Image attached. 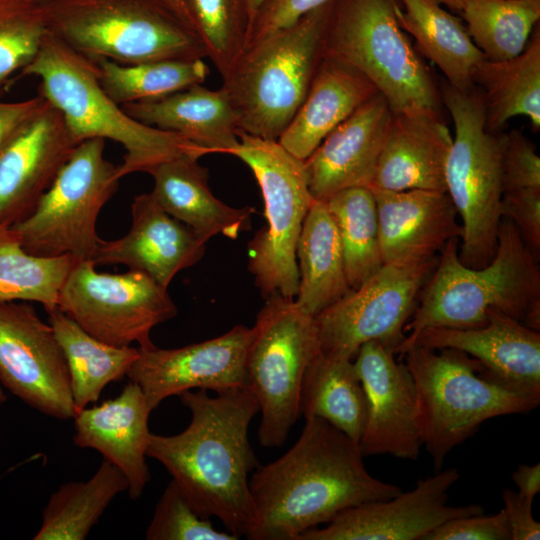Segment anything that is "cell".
I'll use <instances>...</instances> for the list:
<instances>
[{"label":"cell","instance_id":"1","mask_svg":"<svg viewBox=\"0 0 540 540\" xmlns=\"http://www.w3.org/2000/svg\"><path fill=\"white\" fill-rule=\"evenodd\" d=\"M305 420L296 443L250 476V540H298L347 508L402 492L368 472L357 442L324 419Z\"/></svg>","mask_w":540,"mask_h":540},{"label":"cell","instance_id":"2","mask_svg":"<svg viewBox=\"0 0 540 540\" xmlns=\"http://www.w3.org/2000/svg\"><path fill=\"white\" fill-rule=\"evenodd\" d=\"M178 396L191 412L189 425L171 436L151 433L147 456L165 467L202 517H217L227 532L246 537L255 518L249 479L260 465L248 429L259 404L246 387Z\"/></svg>","mask_w":540,"mask_h":540},{"label":"cell","instance_id":"3","mask_svg":"<svg viewBox=\"0 0 540 540\" xmlns=\"http://www.w3.org/2000/svg\"><path fill=\"white\" fill-rule=\"evenodd\" d=\"M458 242L459 238H453L441 250L405 326L408 334L398 347L427 328L482 327L491 310L539 331V256L514 223L501 219L495 255L482 268H470L460 261Z\"/></svg>","mask_w":540,"mask_h":540},{"label":"cell","instance_id":"4","mask_svg":"<svg viewBox=\"0 0 540 540\" xmlns=\"http://www.w3.org/2000/svg\"><path fill=\"white\" fill-rule=\"evenodd\" d=\"M20 76L40 79L38 94L60 112L76 144L101 138L123 146V162L118 165L120 178L135 172L149 174L160 163L179 155H206L186 138L127 114L101 87L95 61L51 33Z\"/></svg>","mask_w":540,"mask_h":540},{"label":"cell","instance_id":"5","mask_svg":"<svg viewBox=\"0 0 540 540\" xmlns=\"http://www.w3.org/2000/svg\"><path fill=\"white\" fill-rule=\"evenodd\" d=\"M333 5L334 0L246 47L222 78L240 131L278 140L308 93Z\"/></svg>","mask_w":540,"mask_h":540},{"label":"cell","instance_id":"6","mask_svg":"<svg viewBox=\"0 0 540 540\" xmlns=\"http://www.w3.org/2000/svg\"><path fill=\"white\" fill-rule=\"evenodd\" d=\"M403 356L418 394L422 446L434 470L491 418L526 413L540 398L512 392L483 377L479 363L456 349L413 346Z\"/></svg>","mask_w":540,"mask_h":540},{"label":"cell","instance_id":"7","mask_svg":"<svg viewBox=\"0 0 540 540\" xmlns=\"http://www.w3.org/2000/svg\"><path fill=\"white\" fill-rule=\"evenodd\" d=\"M49 33L78 53L131 65L207 57L199 37L150 0H44Z\"/></svg>","mask_w":540,"mask_h":540},{"label":"cell","instance_id":"8","mask_svg":"<svg viewBox=\"0 0 540 540\" xmlns=\"http://www.w3.org/2000/svg\"><path fill=\"white\" fill-rule=\"evenodd\" d=\"M441 99L455 127L445 163L446 193L461 218L460 261L482 268L494 257L501 222L502 136L486 128L481 92L444 85Z\"/></svg>","mask_w":540,"mask_h":540},{"label":"cell","instance_id":"9","mask_svg":"<svg viewBox=\"0 0 540 540\" xmlns=\"http://www.w3.org/2000/svg\"><path fill=\"white\" fill-rule=\"evenodd\" d=\"M397 0H334L321 56L363 74L392 112L412 106L438 110L440 96L426 64L401 29Z\"/></svg>","mask_w":540,"mask_h":540},{"label":"cell","instance_id":"10","mask_svg":"<svg viewBox=\"0 0 540 540\" xmlns=\"http://www.w3.org/2000/svg\"><path fill=\"white\" fill-rule=\"evenodd\" d=\"M238 138V145L229 154L251 169L262 193L266 219V225L248 242V270L264 299L273 294L295 298L299 288L296 247L314 201L304 161L278 140L240 130Z\"/></svg>","mask_w":540,"mask_h":540},{"label":"cell","instance_id":"11","mask_svg":"<svg viewBox=\"0 0 540 540\" xmlns=\"http://www.w3.org/2000/svg\"><path fill=\"white\" fill-rule=\"evenodd\" d=\"M246 351V388L256 398L261 413L259 442L280 447L300 417L302 380L319 352L314 316L295 298L273 294L265 299L250 328Z\"/></svg>","mask_w":540,"mask_h":540},{"label":"cell","instance_id":"12","mask_svg":"<svg viewBox=\"0 0 540 540\" xmlns=\"http://www.w3.org/2000/svg\"><path fill=\"white\" fill-rule=\"evenodd\" d=\"M104 149L101 138L78 143L34 211L11 227L28 253L91 259L100 240L97 218L121 179Z\"/></svg>","mask_w":540,"mask_h":540},{"label":"cell","instance_id":"13","mask_svg":"<svg viewBox=\"0 0 540 540\" xmlns=\"http://www.w3.org/2000/svg\"><path fill=\"white\" fill-rule=\"evenodd\" d=\"M58 308L93 337L114 346L153 347L152 329L177 315L167 288L130 270L100 273L91 260H77L59 294Z\"/></svg>","mask_w":540,"mask_h":540},{"label":"cell","instance_id":"14","mask_svg":"<svg viewBox=\"0 0 540 540\" xmlns=\"http://www.w3.org/2000/svg\"><path fill=\"white\" fill-rule=\"evenodd\" d=\"M437 260L438 256L416 265L383 264L359 287L314 316L319 352L353 360L361 345L377 341L395 354Z\"/></svg>","mask_w":540,"mask_h":540},{"label":"cell","instance_id":"15","mask_svg":"<svg viewBox=\"0 0 540 540\" xmlns=\"http://www.w3.org/2000/svg\"><path fill=\"white\" fill-rule=\"evenodd\" d=\"M0 384L50 417L76 414L64 352L30 302H0Z\"/></svg>","mask_w":540,"mask_h":540},{"label":"cell","instance_id":"16","mask_svg":"<svg viewBox=\"0 0 540 540\" xmlns=\"http://www.w3.org/2000/svg\"><path fill=\"white\" fill-rule=\"evenodd\" d=\"M456 468L417 481L408 492L341 511L326 526L302 533L298 540H423L445 521L483 514L480 505L450 506L448 491L458 481Z\"/></svg>","mask_w":540,"mask_h":540},{"label":"cell","instance_id":"17","mask_svg":"<svg viewBox=\"0 0 540 540\" xmlns=\"http://www.w3.org/2000/svg\"><path fill=\"white\" fill-rule=\"evenodd\" d=\"M250 328L235 325L226 333L180 348H139L127 372L152 410L167 397L204 389L220 393L246 387L245 358Z\"/></svg>","mask_w":540,"mask_h":540},{"label":"cell","instance_id":"18","mask_svg":"<svg viewBox=\"0 0 540 540\" xmlns=\"http://www.w3.org/2000/svg\"><path fill=\"white\" fill-rule=\"evenodd\" d=\"M353 362L367 401L358 443L363 456L416 460L422 447L418 394L405 363L397 362L394 353L377 341L361 345Z\"/></svg>","mask_w":540,"mask_h":540},{"label":"cell","instance_id":"19","mask_svg":"<svg viewBox=\"0 0 540 540\" xmlns=\"http://www.w3.org/2000/svg\"><path fill=\"white\" fill-rule=\"evenodd\" d=\"M77 144L45 99L0 150V226L26 219Z\"/></svg>","mask_w":540,"mask_h":540},{"label":"cell","instance_id":"20","mask_svg":"<svg viewBox=\"0 0 540 540\" xmlns=\"http://www.w3.org/2000/svg\"><path fill=\"white\" fill-rule=\"evenodd\" d=\"M413 346L456 349L475 359L483 377L512 392L540 398V333L496 310L478 328H427L398 347L403 355Z\"/></svg>","mask_w":540,"mask_h":540},{"label":"cell","instance_id":"21","mask_svg":"<svg viewBox=\"0 0 540 540\" xmlns=\"http://www.w3.org/2000/svg\"><path fill=\"white\" fill-rule=\"evenodd\" d=\"M131 214V227L124 236L100 238L90 259L95 266L122 264L168 288L177 273L194 266L205 255L207 241L166 213L151 193L134 198Z\"/></svg>","mask_w":540,"mask_h":540},{"label":"cell","instance_id":"22","mask_svg":"<svg viewBox=\"0 0 540 540\" xmlns=\"http://www.w3.org/2000/svg\"><path fill=\"white\" fill-rule=\"evenodd\" d=\"M392 114L377 93L323 139L304 160L314 200L326 201L350 187H371Z\"/></svg>","mask_w":540,"mask_h":540},{"label":"cell","instance_id":"23","mask_svg":"<svg viewBox=\"0 0 540 540\" xmlns=\"http://www.w3.org/2000/svg\"><path fill=\"white\" fill-rule=\"evenodd\" d=\"M375 197L383 264L416 265L437 257L461 238L462 226L446 192L371 188Z\"/></svg>","mask_w":540,"mask_h":540},{"label":"cell","instance_id":"24","mask_svg":"<svg viewBox=\"0 0 540 540\" xmlns=\"http://www.w3.org/2000/svg\"><path fill=\"white\" fill-rule=\"evenodd\" d=\"M452 136L439 110L412 106L393 112L370 188L446 192Z\"/></svg>","mask_w":540,"mask_h":540},{"label":"cell","instance_id":"25","mask_svg":"<svg viewBox=\"0 0 540 540\" xmlns=\"http://www.w3.org/2000/svg\"><path fill=\"white\" fill-rule=\"evenodd\" d=\"M150 413L143 391L130 381L116 398L74 416V444L98 451L116 466L128 481L131 499L140 498L151 479L146 463Z\"/></svg>","mask_w":540,"mask_h":540},{"label":"cell","instance_id":"26","mask_svg":"<svg viewBox=\"0 0 540 540\" xmlns=\"http://www.w3.org/2000/svg\"><path fill=\"white\" fill-rule=\"evenodd\" d=\"M198 157L183 154L168 159L149 173L150 192L157 204L205 241L223 235L230 239L251 228L253 207L235 208L217 199L208 185V170Z\"/></svg>","mask_w":540,"mask_h":540},{"label":"cell","instance_id":"27","mask_svg":"<svg viewBox=\"0 0 540 540\" xmlns=\"http://www.w3.org/2000/svg\"><path fill=\"white\" fill-rule=\"evenodd\" d=\"M134 119L176 133L205 154L226 153L239 143L237 113L227 92L193 85L168 96L122 105Z\"/></svg>","mask_w":540,"mask_h":540},{"label":"cell","instance_id":"28","mask_svg":"<svg viewBox=\"0 0 540 540\" xmlns=\"http://www.w3.org/2000/svg\"><path fill=\"white\" fill-rule=\"evenodd\" d=\"M377 93L359 71L321 57L303 103L278 142L304 161L336 126Z\"/></svg>","mask_w":540,"mask_h":540},{"label":"cell","instance_id":"29","mask_svg":"<svg viewBox=\"0 0 540 540\" xmlns=\"http://www.w3.org/2000/svg\"><path fill=\"white\" fill-rule=\"evenodd\" d=\"M296 259L295 301L308 314L316 316L351 290L338 231L325 201L312 202L298 238Z\"/></svg>","mask_w":540,"mask_h":540},{"label":"cell","instance_id":"30","mask_svg":"<svg viewBox=\"0 0 540 540\" xmlns=\"http://www.w3.org/2000/svg\"><path fill=\"white\" fill-rule=\"evenodd\" d=\"M395 13L404 32L413 36L422 52L442 71L447 84L468 91L473 71L485 58L459 18L434 0H397Z\"/></svg>","mask_w":540,"mask_h":540},{"label":"cell","instance_id":"31","mask_svg":"<svg viewBox=\"0 0 540 540\" xmlns=\"http://www.w3.org/2000/svg\"><path fill=\"white\" fill-rule=\"evenodd\" d=\"M473 84L481 88L488 131L495 133L509 119L529 118L540 128V33L517 56L499 61L484 58L475 67Z\"/></svg>","mask_w":540,"mask_h":540},{"label":"cell","instance_id":"32","mask_svg":"<svg viewBox=\"0 0 540 540\" xmlns=\"http://www.w3.org/2000/svg\"><path fill=\"white\" fill-rule=\"evenodd\" d=\"M300 416L319 417L359 443L366 423L367 401L352 359L320 352L304 374Z\"/></svg>","mask_w":540,"mask_h":540},{"label":"cell","instance_id":"33","mask_svg":"<svg viewBox=\"0 0 540 540\" xmlns=\"http://www.w3.org/2000/svg\"><path fill=\"white\" fill-rule=\"evenodd\" d=\"M47 313L48 323L66 357L78 413L96 402L109 383L127 375L139 356V348L114 346L93 337L58 307Z\"/></svg>","mask_w":540,"mask_h":540},{"label":"cell","instance_id":"34","mask_svg":"<svg viewBox=\"0 0 540 540\" xmlns=\"http://www.w3.org/2000/svg\"><path fill=\"white\" fill-rule=\"evenodd\" d=\"M128 490L124 474L103 459L87 481L67 482L49 498L35 540H83L111 501Z\"/></svg>","mask_w":540,"mask_h":540},{"label":"cell","instance_id":"35","mask_svg":"<svg viewBox=\"0 0 540 540\" xmlns=\"http://www.w3.org/2000/svg\"><path fill=\"white\" fill-rule=\"evenodd\" d=\"M325 202L338 231L348 285L356 289L383 265L373 191L350 187Z\"/></svg>","mask_w":540,"mask_h":540},{"label":"cell","instance_id":"36","mask_svg":"<svg viewBox=\"0 0 540 540\" xmlns=\"http://www.w3.org/2000/svg\"><path fill=\"white\" fill-rule=\"evenodd\" d=\"M94 61L101 87L121 106L168 96L202 84L209 75L203 59H168L131 65L104 58Z\"/></svg>","mask_w":540,"mask_h":540},{"label":"cell","instance_id":"37","mask_svg":"<svg viewBox=\"0 0 540 540\" xmlns=\"http://www.w3.org/2000/svg\"><path fill=\"white\" fill-rule=\"evenodd\" d=\"M76 261L70 255H32L11 227L0 226V302H37L47 312L58 307L60 290Z\"/></svg>","mask_w":540,"mask_h":540},{"label":"cell","instance_id":"38","mask_svg":"<svg viewBox=\"0 0 540 540\" xmlns=\"http://www.w3.org/2000/svg\"><path fill=\"white\" fill-rule=\"evenodd\" d=\"M461 15L486 59L519 55L540 19V0H464Z\"/></svg>","mask_w":540,"mask_h":540},{"label":"cell","instance_id":"39","mask_svg":"<svg viewBox=\"0 0 540 540\" xmlns=\"http://www.w3.org/2000/svg\"><path fill=\"white\" fill-rule=\"evenodd\" d=\"M194 31L222 78L243 53L249 20L242 0H184Z\"/></svg>","mask_w":540,"mask_h":540},{"label":"cell","instance_id":"40","mask_svg":"<svg viewBox=\"0 0 540 540\" xmlns=\"http://www.w3.org/2000/svg\"><path fill=\"white\" fill-rule=\"evenodd\" d=\"M49 33L34 0H0V97L14 73L27 67Z\"/></svg>","mask_w":540,"mask_h":540},{"label":"cell","instance_id":"41","mask_svg":"<svg viewBox=\"0 0 540 540\" xmlns=\"http://www.w3.org/2000/svg\"><path fill=\"white\" fill-rule=\"evenodd\" d=\"M148 540H237L235 535L216 530L202 517L180 487L171 480L165 487L146 529Z\"/></svg>","mask_w":540,"mask_h":540},{"label":"cell","instance_id":"42","mask_svg":"<svg viewBox=\"0 0 540 540\" xmlns=\"http://www.w3.org/2000/svg\"><path fill=\"white\" fill-rule=\"evenodd\" d=\"M502 186L503 194L540 189V157L518 130L502 135Z\"/></svg>","mask_w":540,"mask_h":540},{"label":"cell","instance_id":"43","mask_svg":"<svg viewBox=\"0 0 540 540\" xmlns=\"http://www.w3.org/2000/svg\"><path fill=\"white\" fill-rule=\"evenodd\" d=\"M423 540H511L504 510L497 514L468 515L445 521Z\"/></svg>","mask_w":540,"mask_h":540},{"label":"cell","instance_id":"44","mask_svg":"<svg viewBox=\"0 0 540 540\" xmlns=\"http://www.w3.org/2000/svg\"><path fill=\"white\" fill-rule=\"evenodd\" d=\"M331 1L332 0L267 1L256 13L249 26L245 48L269 34L291 26L309 12Z\"/></svg>","mask_w":540,"mask_h":540},{"label":"cell","instance_id":"45","mask_svg":"<svg viewBox=\"0 0 540 540\" xmlns=\"http://www.w3.org/2000/svg\"><path fill=\"white\" fill-rule=\"evenodd\" d=\"M501 217L514 223L527 246L539 256L540 189L504 193L501 201Z\"/></svg>","mask_w":540,"mask_h":540},{"label":"cell","instance_id":"46","mask_svg":"<svg viewBox=\"0 0 540 540\" xmlns=\"http://www.w3.org/2000/svg\"><path fill=\"white\" fill-rule=\"evenodd\" d=\"M502 499L511 540L540 539V523L532 514L533 501L521 497L511 489H503Z\"/></svg>","mask_w":540,"mask_h":540},{"label":"cell","instance_id":"47","mask_svg":"<svg viewBox=\"0 0 540 540\" xmlns=\"http://www.w3.org/2000/svg\"><path fill=\"white\" fill-rule=\"evenodd\" d=\"M41 95L7 102L0 100V150L16 129L42 104Z\"/></svg>","mask_w":540,"mask_h":540},{"label":"cell","instance_id":"48","mask_svg":"<svg viewBox=\"0 0 540 540\" xmlns=\"http://www.w3.org/2000/svg\"><path fill=\"white\" fill-rule=\"evenodd\" d=\"M511 478L518 488L517 493L530 501H534L540 491V464H520Z\"/></svg>","mask_w":540,"mask_h":540},{"label":"cell","instance_id":"49","mask_svg":"<svg viewBox=\"0 0 540 540\" xmlns=\"http://www.w3.org/2000/svg\"><path fill=\"white\" fill-rule=\"evenodd\" d=\"M155 5L172 15L175 19L194 31L193 24L184 0H150ZM196 34V33H195Z\"/></svg>","mask_w":540,"mask_h":540},{"label":"cell","instance_id":"50","mask_svg":"<svg viewBox=\"0 0 540 540\" xmlns=\"http://www.w3.org/2000/svg\"><path fill=\"white\" fill-rule=\"evenodd\" d=\"M267 1L269 0H242V3L244 5V8H245L248 20H249V26L254 16L256 15V13Z\"/></svg>","mask_w":540,"mask_h":540},{"label":"cell","instance_id":"51","mask_svg":"<svg viewBox=\"0 0 540 540\" xmlns=\"http://www.w3.org/2000/svg\"><path fill=\"white\" fill-rule=\"evenodd\" d=\"M440 5L448 7L451 11L461 14L464 0H434Z\"/></svg>","mask_w":540,"mask_h":540},{"label":"cell","instance_id":"52","mask_svg":"<svg viewBox=\"0 0 540 540\" xmlns=\"http://www.w3.org/2000/svg\"><path fill=\"white\" fill-rule=\"evenodd\" d=\"M2 385L0 384V404L5 402L6 399H7V396L6 394L3 392V389L1 387Z\"/></svg>","mask_w":540,"mask_h":540},{"label":"cell","instance_id":"53","mask_svg":"<svg viewBox=\"0 0 540 540\" xmlns=\"http://www.w3.org/2000/svg\"><path fill=\"white\" fill-rule=\"evenodd\" d=\"M34 1L40 2V1H44V0H34Z\"/></svg>","mask_w":540,"mask_h":540}]
</instances>
